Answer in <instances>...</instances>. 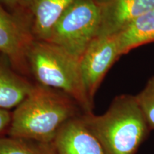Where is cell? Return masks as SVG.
<instances>
[{"label": "cell", "mask_w": 154, "mask_h": 154, "mask_svg": "<svg viewBox=\"0 0 154 154\" xmlns=\"http://www.w3.org/2000/svg\"><path fill=\"white\" fill-rule=\"evenodd\" d=\"M30 0H0V4L4 5L11 11V13L26 20V11Z\"/></svg>", "instance_id": "cell-14"}, {"label": "cell", "mask_w": 154, "mask_h": 154, "mask_svg": "<svg viewBox=\"0 0 154 154\" xmlns=\"http://www.w3.org/2000/svg\"><path fill=\"white\" fill-rule=\"evenodd\" d=\"M34 84L13 69L8 59L0 52V108H16L29 95Z\"/></svg>", "instance_id": "cell-10"}, {"label": "cell", "mask_w": 154, "mask_h": 154, "mask_svg": "<svg viewBox=\"0 0 154 154\" xmlns=\"http://www.w3.org/2000/svg\"><path fill=\"white\" fill-rule=\"evenodd\" d=\"M33 39L28 22L0 4V52L19 74L29 72L26 52Z\"/></svg>", "instance_id": "cell-6"}, {"label": "cell", "mask_w": 154, "mask_h": 154, "mask_svg": "<svg viewBox=\"0 0 154 154\" xmlns=\"http://www.w3.org/2000/svg\"><path fill=\"white\" fill-rule=\"evenodd\" d=\"M26 61L37 84L67 94L84 113L93 112L94 104L83 84L79 59L54 44L34 38L29 46Z\"/></svg>", "instance_id": "cell-3"}, {"label": "cell", "mask_w": 154, "mask_h": 154, "mask_svg": "<svg viewBox=\"0 0 154 154\" xmlns=\"http://www.w3.org/2000/svg\"><path fill=\"white\" fill-rule=\"evenodd\" d=\"M101 21L97 36L117 35L135 19L154 8V0H98Z\"/></svg>", "instance_id": "cell-7"}, {"label": "cell", "mask_w": 154, "mask_h": 154, "mask_svg": "<svg viewBox=\"0 0 154 154\" xmlns=\"http://www.w3.org/2000/svg\"><path fill=\"white\" fill-rule=\"evenodd\" d=\"M0 154H57L52 143L27 138L0 137Z\"/></svg>", "instance_id": "cell-12"}, {"label": "cell", "mask_w": 154, "mask_h": 154, "mask_svg": "<svg viewBox=\"0 0 154 154\" xmlns=\"http://www.w3.org/2000/svg\"><path fill=\"white\" fill-rule=\"evenodd\" d=\"M100 21L101 6L98 0H74L58 19L47 41L80 60L97 36Z\"/></svg>", "instance_id": "cell-4"}, {"label": "cell", "mask_w": 154, "mask_h": 154, "mask_svg": "<svg viewBox=\"0 0 154 154\" xmlns=\"http://www.w3.org/2000/svg\"><path fill=\"white\" fill-rule=\"evenodd\" d=\"M12 113L0 108V137L7 136L10 126Z\"/></svg>", "instance_id": "cell-15"}, {"label": "cell", "mask_w": 154, "mask_h": 154, "mask_svg": "<svg viewBox=\"0 0 154 154\" xmlns=\"http://www.w3.org/2000/svg\"><path fill=\"white\" fill-rule=\"evenodd\" d=\"M83 113L78 103L63 92L39 84L12 112L7 136L53 143L61 128Z\"/></svg>", "instance_id": "cell-1"}, {"label": "cell", "mask_w": 154, "mask_h": 154, "mask_svg": "<svg viewBox=\"0 0 154 154\" xmlns=\"http://www.w3.org/2000/svg\"><path fill=\"white\" fill-rule=\"evenodd\" d=\"M115 37L120 56L154 42V8L135 19Z\"/></svg>", "instance_id": "cell-11"}, {"label": "cell", "mask_w": 154, "mask_h": 154, "mask_svg": "<svg viewBox=\"0 0 154 154\" xmlns=\"http://www.w3.org/2000/svg\"><path fill=\"white\" fill-rule=\"evenodd\" d=\"M74 0H30L26 20L34 39L47 41L63 12Z\"/></svg>", "instance_id": "cell-9"}, {"label": "cell", "mask_w": 154, "mask_h": 154, "mask_svg": "<svg viewBox=\"0 0 154 154\" xmlns=\"http://www.w3.org/2000/svg\"><path fill=\"white\" fill-rule=\"evenodd\" d=\"M57 154H106L99 140L79 116L69 121L53 141Z\"/></svg>", "instance_id": "cell-8"}, {"label": "cell", "mask_w": 154, "mask_h": 154, "mask_svg": "<svg viewBox=\"0 0 154 154\" xmlns=\"http://www.w3.org/2000/svg\"><path fill=\"white\" fill-rule=\"evenodd\" d=\"M82 119L106 154H137L151 131L131 94L116 96L103 114L83 113Z\"/></svg>", "instance_id": "cell-2"}, {"label": "cell", "mask_w": 154, "mask_h": 154, "mask_svg": "<svg viewBox=\"0 0 154 154\" xmlns=\"http://www.w3.org/2000/svg\"><path fill=\"white\" fill-rule=\"evenodd\" d=\"M135 96L150 129L154 130V76L148 80L143 89Z\"/></svg>", "instance_id": "cell-13"}, {"label": "cell", "mask_w": 154, "mask_h": 154, "mask_svg": "<svg viewBox=\"0 0 154 154\" xmlns=\"http://www.w3.org/2000/svg\"><path fill=\"white\" fill-rule=\"evenodd\" d=\"M119 57L115 36H96L80 59V69L84 89L88 99L94 97L108 71Z\"/></svg>", "instance_id": "cell-5"}]
</instances>
